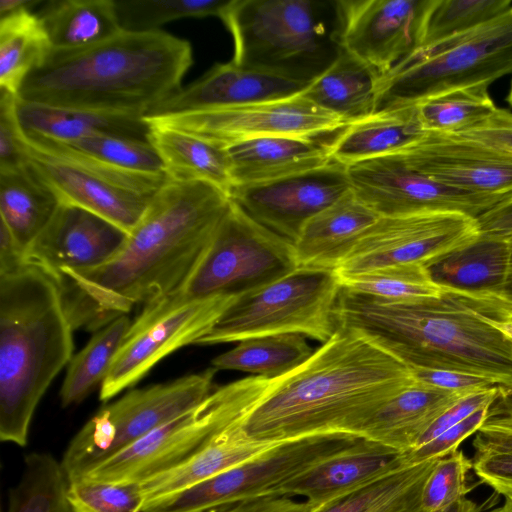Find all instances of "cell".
Returning <instances> with one entry per match:
<instances>
[{"instance_id": "1", "label": "cell", "mask_w": 512, "mask_h": 512, "mask_svg": "<svg viewBox=\"0 0 512 512\" xmlns=\"http://www.w3.org/2000/svg\"><path fill=\"white\" fill-rule=\"evenodd\" d=\"M416 382L411 369L366 338L338 329L294 369L225 384L235 419L252 438L287 442L315 436L360 439L368 420Z\"/></svg>"}, {"instance_id": "2", "label": "cell", "mask_w": 512, "mask_h": 512, "mask_svg": "<svg viewBox=\"0 0 512 512\" xmlns=\"http://www.w3.org/2000/svg\"><path fill=\"white\" fill-rule=\"evenodd\" d=\"M230 204L229 194L210 183L168 180L109 261L61 277L58 284L74 329L103 327L135 305L145 306L175 292Z\"/></svg>"}, {"instance_id": "3", "label": "cell", "mask_w": 512, "mask_h": 512, "mask_svg": "<svg viewBox=\"0 0 512 512\" xmlns=\"http://www.w3.org/2000/svg\"><path fill=\"white\" fill-rule=\"evenodd\" d=\"M445 288V287H444ZM512 306L500 295L445 288L384 299L341 287L338 329L366 338L409 368L477 375L512 391Z\"/></svg>"}, {"instance_id": "4", "label": "cell", "mask_w": 512, "mask_h": 512, "mask_svg": "<svg viewBox=\"0 0 512 512\" xmlns=\"http://www.w3.org/2000/svg\"><path fill=\"white\" fill-rule=\"evenodd\" d=\"M193 62L188 41L164 31L121 30L98 44L51 49L18 98L47 106L144 117L177 93Z\"/></svg>"}, {"instance_id": "5", "label": "cell", "mask_w": 512, "mask_h": 512, "mask_svg": "<svg viewBox=\"0 0 512 512\" xmlns=\"http://www.w3.org/2000/svg\"><path fill=\"white\" fill-rule=\"evenodd\" d=\"M74 327L59 284L27 264L0 274V439L26 446L34 412L70 363Z\"/></svg>"}, {"instance_id": "6", "label": "cell", "mask_w": 512, "mask_h": 512, "mask_svg": "<svg viewBox=\"0 0 512 512\" xmlns=\"http://www.w3.org/2000/svg\"><path fill=\"white\" fill-rule=\"evenodd\" d=\"M327 14L310 0H231L219 18L233 38V63L311 81L341 49Z\"/></svg>"}, {"instance_id": "7", "label": "cell", "mask_w": 512, "mask_h": 512, "mask_svg": "<svg viewBox=\"0 0 512 512\" xmlns=\"http://www.w3.org/2000/svg\"><path fill=\"white\" fill-rule=\"evenodd\" d=\"M298 268L294 245L252 219L231 200L208 246L184 283L139 315L212 300L229 309L243 297Z\"/></svg>"}, {"instance_id": "8", "label": "cell", "mask_w": 512, "mask_h": 512, "mask_svg": "<svg viewBox=\"0 0 512 512\" xmlns=\"http://www.w3.org/2000/svg\"><path fill=\"white\" fill-rule=\"evenodd\" d=\"M512 73V6L462 34L417 48L381 76L376 110L416 105L450 90L489 86Z\"/></svg>"}, {"instance_id": "9", "label": "cell", "mask_w": 512, "mask_h": 512, "mask_svg": "<svg viewBox=\"0 0 512 512\" xmlns=\"http://www.w3.org/2000/svg\"><path fill=\"white\" fill-rule=\"evenodd\" d=\"M340 290L335 270L298 267L232 305L195 345L287 333L325 343L338 330Z\"/></svg>"}, {"instance_id": "10", "label": "cell", "mask_w": 512, "mask_h": 512, "mask_svg": "<svg viewBox=\"0 0 512 512\" xmlns=\"http://www.w3.org/2000/svg\"><path fill=\"white\" fill-rule=\"evenodd\" d=\"M217 370L132 389L103 406L70 441L61 464L70 481L203 402Z\"/></svg>"}, {"instance_id": "11", "label": "cell", "mask_w": 512, "mask_h": 512, "mask_svg": "<svg viewBox=\"0 0 512 512\" xmlns=\"http://www.w3.org/2000/svg\"><path fill=\"white\" fill-rule=\"evenodd\" d=\"M24 134V133H23ZM28 163L61 204L88 210L127 234L137 225L166 174L129 172L100 163L60 142L24 134Z\"/></svg>"}, {"instance_id": "12", "label": "cell", "mask_w": 512, "mask_h": 512, "mask_svg": "<svg viewBox=\"0 0 512 512\" xmlns=\"http://www.w3.org/2000/svg\"><path fill=\"white\" fill-rule=\"evenodd\" d=\"M358 440L315 436L287 441L216 476L150 502L142 512H209L278 496L281 485Z\"/></svg>"}, {"instance_id": "13", "label": "cell", "mask_w": 512, "mask_h": 512, "mask_svg": "<svg viewBox=\"0 0 512 512\" xmlns=\"http://www.w3.org/2000/svg\"><path fill=\"white\" fill-rule=\"evenodd\" d=\"M477 219L457 212L379 217L341 261L338 274L419 263L465 247L480 236Z\"/></svg>"}, {"instance_id": "14", "label": "cell", "mask_w": 512, "mask_h": 512, "mask_svg": "<svg viewBox=\"0 0 512 512\" xmlns=\"http://www.w3.org/2000/svg\"><path fill=\"white\" fill-rule=\"evenodd\" d=\"M236 417L233 403L220 386L196 407L153 430L79 479L141 483L191 457Z\"/></svg>"}, {"instance_id": "15", "label": "cell", "mask_w": 512, "mask_h": 512, "mask_svg": "<svg viewBox=\"0 0 512 512\" xmlns=\"http://www.w3.org/2000/svg\"><path fill=\"white\" fill-rule=\"evenodd\" d=\"M355 196L380 217L457 212L477 218L500 199L444 185L398 151L346 166Z\"/></svg>"}, {"instance_id": "16", "label": "cell", "mask_w": 512, "mask_h": 512, "mask_svg": "<svg viewBox=\"0 0 512 512\" xmlns=\"http://www.w3.org/2000/svg\"><path fill=\"white\" fill-rule=\"evenodd\" d=\"M144 119L150 125L181 130L224 148L265 136H319L348 125L301 94L279 101Z\"/></svg>"}, {"instance_id": "17", "label": "cell", "mask_w": 512, "mask_h": 512, "mask_svg": "<svg viewBox=\"0 0 512 512\" xmlns=\"http://www.w3.org/2000/svg\"><path fill=\"white\" fill-rule=\"evenodd\" d=\"M434 2L336 1L339 45L381 77L423 44Z\"/></svg>"}, {"instance_id": "18", "label": "cell", "mask_w": 512, "mask_h": 512, "mask_svg": "<svg viewBox=\"0 0 512 512\" xmlns=\"http://www.w3.org/2000/svg\"><path fill=\"white\" fill-rule=\"evenodd\" d=\"M226 310L216 301L204 300L138 315L100 385V400L106 402L130 388L172 352L195 345Z\"/></svg>"}, {"instance_id": "19", "label": "cell", "mask_w": 512, "mask_h": 512, "mask_svg": "<svg viewBox=\"0 0 512 512\" xmlns=\"http://www.w3.org/2000/svg\"><path fill=\"white\" fill-rule=\"evenodd\" d=\"M351 190L346 166H327L290 177L233 186L229 196L252 219L294 243L309 220Z\"/></svg>"}, {"instance_id": "20", "label": "cell", "mask_w": 512, "mask_h": 512, "mask_svg": "<svg viewBox=\"0 0 512 512\" xmlns=\"http://www.w3.org/2000/svg\"><path fill=\"white\" fill-rule=\"evenodd\" d=\"M397 151L411 166L444 185L500 200L512 194V154L490 145L427 132Z\"/></svg>"}, {"instance_id": "21", "label": "cell", "mask_w": 512, "mask_h": 512, "mask_svg": "<svg viewBox=\"0 0 512 512\" xmlns=\"http://www.w3.org/2000/svg\"><path fill=\"white\" fill-rule=\"evenodd\" d=\"M127 235L88 210L60 204L27 250L26 261L58 283L65 273L89 271L105 264L122 248Z\"/></svg>"}, {"instance_id": "22", "label": "cell", "mask_w": 512, "mask_h": 512, "mask_svg": "<svg viewBox=\"0 0 512 512\" xmlns=\"http://www.w3.org/2000/svg\"><path fill=\"white\" fill-rule=\"evenodd\" d=\"M311 81L244 68L232 61L220 63L158 104L144 117L156 118L285 100L302 94Z\"/></svg>"}, {"instance_id": "23", "label": "cell", "mask_w": 512, "mask_h": 512, "mask_svg": "<svg viewBox=\"0 0 512 512\" xmlns=\"http://www.w3.org/2000/svg\"><path fill=\"white\" fill-rule=\"evenodd\" d=\"M404 466L403 453L359 439L281 485L277 495L303 496L320 507Z\"/></svg>"}, {"instance_id": "24", "label": "cell", "mask_w": 512, "mask_h": 512, "mask_svg": "<svg viewBox=\"0 0 512 512\" xmlns=\"http://www.w3.org/2000/svg\"><path fill=\"white\" fill-rule=\"evenodd\" d=\"M233 186L274 181L322 168L333 160L319 136L273 135L225 147Z\"/></svg>"}, {"instance_id": "25", "label": "cell", "mask_w": 512, "mask_h": 512, "mask_svg": "<svg viewBox=\"0 0 512 512\" xmlns=\"http://www.w3.org/2000/svg\"><path fill=\"white\" fill-rule=\"evenodd\" d=\"M281 443L284 442L252 438L235 420L182 463L141 482L145 505L216 476Z\"/></svg>"}, {"instance_id": "26", "label": "cell", "mask_w": 512, "mask_h": 512, "mask_svg": "<svg viewBox=\"0 0 512 512\" xmlns=\"http://www.w3.org/2000/svg\"><path fill=\"white\" fill-rule=\"evenodd\" d=\"M379 217L351 189L304 226L293 243L298 267L336 270L358 238Z\"/></svg>"}, {"instance_id": "27", "label": "cell", "mask_w": 512, "mask_h": 512, "mask_svg": "<svg viewBox=\"0 0 512 512\" xmlns=\"http://www.w3.org/2000/svg\"><path fill=\"white\" fill-rule=\"evenodd\" d=\"M469 393L444 390L416 381L386 402L368 420L360 439L401 453L410 451L440 414Z\"/></svg>"}, {"instance_id": "28", "label": "cell", "mask_w": 512, "mask_h": 512, "mask_svg": "<svg viewBox=\"0 0 512 512\" xmlns=\"http://www.w3.org/2000/svg\"><path fill=\"white\" fill-rule=\"evenodd\" d=\"M17 116L24 134L60 142L94 135H116L148 141L150 126L144 117L17 101Z\"/></svg>"}, {"instance_id": "29", "label": "cell", "mask_w": 512, "mask_h": 512, "mask_svg": "<svg viewBox=\"0 0 512 512\" xmlns=\"http://www.w3.org/2000/svg\"><path fill=\"white\" fill-rule=\"evenodd\" d=\"M426 134L416 105L384 109L340 130L330 141V155L348 166L407 147Z\"/></svg>"}, {"instance_id": "30", "label": "cell", "mask_w": 512, "mask_h": 512, "mask_svg": "<svg viewBox=\"0 0 512 512\" xmlns=\"http://www.w3.org/2000/svg\"><path fill=\"white\" fill-rule=\"evenodd\" d=\"M379 78L372 68L341 48L301 95L350 124L375 113Z\"/></svg>"}, {"instance_id": "31", "label": "cell", "mask_w": 512, "mask_h": 512, "mask_svg": "<svg viewBox=\"0 0 512 512\" xmlns=\"http://www.w3.org/2000/svg\"><path fill=\"white\" fill-rule=\"evenodd\" d=\"M149 126L148 141L158 153L169 180L207 182L229 194L233 183L224 147L181 130Z\"/></svg>"}, {"instance_id": "32", "label": "cell", "mask_w": 512, "mask_h": 512, "mask_svg": "<svg viewBox=\"0 0 512 512\" xmlns=\"http://www.w3.org/2000/svg\"><path fill=\"white\" fill-rule=\"evenodd\" d=\"M60 204L55 193L29 163L0 170L1 222L25 255Z\"/></svg>"}, {"instance_id": "33", "label": "cell", "mask_w": 512, "mask_h": 512, "mask_svg": "<svg viewBox=\"0 0 512 512\" xmlns=\"http://www.w3.org/2000/svg\"><path fill=\"white\" fill-rule=\"evenodd\" d=\"M504 237L480 234L477 240L426 265L439 286L500 295L508 267Z\"/></svg>"}, {"instance_id": "34", "label": "cell", "mask_w": 512, "mask_h": 512, "mask_svg": "<svg viewBox=\"0 0 512 512\" xmlns=\"http://www.w3.org/2000/svg\"><path fill=\"white\" fill-rule=\"evenodd\" d=\"M37 16L54 50L92 46L122 30L115 0L50 1Z\"/></svg>"}, {"instance_id": "35", "label": "cell", "mask_w": 512, "mask_h": 512, "mask_svg": "<svg viewBox=\"0 0 512 512\" xmlns=\"http://www.w3.org/2000/svg\"><path fill=\"white\" fill-rule=\"evenodd\" d=\"M437 460L399 468L313 512H428L422 491Z\"/></svg>"}, {"instance_id": "36", "label": "cell", "mask_w": 512, "mask_h": 512, "mask_svg": "<svg viewBox=\"0 0 512 512\" xmlns=\"http://www.w3.org/2000/svg\"><path fill=\"white\" fill-rule=\"evenodd\" d=\"M51 50L43 25L32 10L0 18V90L17 95Z\"/></svg>"}, {"instance_id": "37", "label": "cell", "mask_w": 512, "mask_h": 512, "mask_svg": "<svg viewBox=\"0 0 512 512\" xmlns=\"http://www.w3.org/2000/svg\"><path fill=\"white\" fill-rule=\"evenodd\" d=\"M314 351L295 333L249 338L212 359L218 370H236L267 378L282 375L306 361Z\"/></svg>"}, {"instance_id": "38", "label": "cell", "mask_w": 512, "mask_h": 512, "mask_svg": "<svg viewBox=\"0 0 512 512\" xmlns=\"http://www.w3.org/2000/svg\"><path fill=\"white\" fill-rule=\"evenodd\" d=\"M132 322L127 314L100 328L68 364L60 389L63 407L79 404L107 376Z\"/></svg>"}, {"instance_id": "39", "label": "cell", "mask_w": 512, "mask_h": 512, "mask_svg": "<svg viewBox=\"0 0 512 512\" xmlns=\"http://www.w3.org/2000/svg\"><path fill=\"white\" fill-rule=\"evenodd\" d=\"M69 483L61 461L48 453H31L9 491L6 512H75L68 499Z\"/></svg>"}, {"instance_id": "40", "label": "cell", "mask_w": 512, "mask_h": 512, "mask_svg": "<svg viewBox=\"0 0 512 512\" xmlns=\"http://www.w3.org/2000/svg\"><path fill=\"white\" fill-rule=\"evenodd\" d=\"M427 132L457 135L489 118L497 109L487 85L450 90L416 104Z\"/></svg>"}, {"instance_id": "41", "label": "cell", "mask_w": 512, "mask_h": 512, "mask_svg": "<svg viewBox=\"0 0 512 512\" xmlns=\"http://www.w3.org/2000/svg\"><path fill=\"white\" fill-rule=\"evenodd\" d=\"M338 277L341 287L344 289L391 300L439 296L445 289L436 284L426 266L419 263L398 264L358 273L338 274Z\"/></svg>"}, {"instance_id": "42", "label": "cell", "mask_w": 512, "mask_h": 512, "mask_svg": "<svg viewBox=\"0 0 512 512\" xmlns=\"http://www.w3.org/2000/svg\"><path fill=\"white\" fill-rule=\"evenodd\" d=\"M231 0H115L122 30L160 31L166 23L181 18L220 17Z\"/></svg>"}, {"instance_id": "43", "label": "cell", "mask_w": 512, "mask_h": 512, "mask_svg": "<svg viewBox=\"0 0 512 512\" xmlns=\"http://www.w3.org/2000/svg\"><path fill=\"white\" fill-rule=\"evenodd\" d=\"M60 143L117 169L143 174H165L158 153L146 140L102 134Z\"/></svg>"}, {"instance_id": "44", "label": "cell", "mask_w": 512, "mask_h": 512, "mask_svg": "<svg viewBox=\"0 0 512 512\" xmlns=\"http://www.w3.org/2000/svg\"><path fill=\"white\" fill-rule=\"evenodd\" d=\"M511 6V0H435L421 46L472 30Z\"/></svg>"}, {"instance_id": "45", "label": "cell", "mask_w": 512, "mask_h": 512, "mask_svg": "<svg viewBox=\"0 0 512 512\" xmlns=\"http://www.w3.org/2000/svg\"><path fill=\"white\" fill-rule=\"evenodd\" d=\"M68 499L75 512H142L146 498L140 482L70 481Z\"/></svg>"}, {"instance_id": "46", "label": "cell", "mask_w": 512, "mask_h": 512, "mask_svg": "<svg viewBox=\"0 0 512 512\" xmlns=\"http://www.w3.org/2000/svg\"><path fill=\"white\" fill-rule=\"evenodd\" d=\"M473 447V470L480 482L512 497V434L481 426Z\"/></svg>"}, {"instance_id": "47", "label": "cell", "mask_w": 512, "mask_h": 512, "mask_svg": "<svg viewBox=\"0 0 512 512\" xmlns=\"http://www.w3.org/2000/svg\"><path fill=\"white\" fill-rule=\"evenodd\" d=\"M473 462L461 450L439 458L422 491V505L428 512L440 511L463 498L475 486L468 483Z\"/></svg>"}, {"instance_id": "48", "label": "cell", "mask_w": 512, "mask_h": 512, "mask_svg": "<svg viewBox=\"0 0 512 512\" xmlns=\"http://www.w3.org/2000/svg\"><path fill=\"white\" fill-rule=\"evenodd\" d=\"M491 406L477 410L436 438L403 453L405 464L439 459L456 451L461 442L481 428L489 416Z\"/></svg>"}, {"instance_id": "49", "label": "cell", "mask_w": 512, "mask_h": 512, "mask_svg": "<svg viewBox=\"0 0 512 512\" xmlns=\"http://www.w3.org/2000/svg\"><path fill=\"white\" fill-rule=\"evenodd\" d=\"M18 96L0 90V170L28 163L24 134L17 116Z\"/></svg>"}, {"instance_id": "50", "label": "cell", "mask_w": 512, "mask_h": 512, "mask_svg": "<svg viewBox=\"0 0 512 512\" xmlns=\"http://www.w3.org/2000/svg\"><path fill=\"white\" fill-rule=\"evenodd\" d=\"M410 369L417 382L449 391L475 392L500 386L491 379L467 373L427 368Z\"/></svg>"}, {"instance_id": "51", "label": "cell", "mask_w": 512, "mask_h": 512, "mask_svg": "<svg viewBox=\"0 0 512 512\" xmlns=\"http://www.w3.org/2000/svg\"><path fill=\"white\" fill-rule=\"evenodd\" d=\"M457 135L512 154V112L497 108L484 122Z\"/></svg>"}, {"instance_id": "52", "label": "cell", "mask_w": 512, "mask_h": 512, "mask_svg": "<svg viewBox=\"0 0 512 512\" xmlns=\"http://www.w3.org/2000/svg\"><path fill=\"white\" fill-rule=\"evenodd\" d=\"M317 507L308 501L287 496H267L240 502L222 512H313Z\"/></svg>"}, {"instance_id": "53", "label": "cell", "mask_w": 512, "mask_h": 512, "mask_svg": "<svg viewBox=\"0 0 512 512\" xmlns=\"http://www.w3.org/2000/svg\"><path fill=\"white\" fill-rule=\"evenodd\" d=\"M476 219L481 234L503 237L512 233V194Z\"/></svg>"}, {"instance_id": "54", "label": "cell", "mask_w": 512, "mask_h": 512, "mask_svg": "<svg viewBox=\"0 0 512 512\" xmlns=\"http://www.w3.org/2000/svg\"><path fill=\"white\" fill-rule=\"evenodd\" d=\"M27 265L24 251L14 240L8 228L1 222L0 274H7Z\"/></svg>"}, {"instance_id": "55", "label": "cell", "mask_w": 512, "mask_h": 512, "mask_svg": "<svg viewBox=\"0 0 512 512\" xmlns=\"http://www.w3.org/2000/svg\"><path fill=\"white\" fill-rule=\"evenodd\" d=\"M495 425L497 429L512 434V395L502 401Z\"/></svg>"}, {"instance_id": "56", "label": "cell", "mask_w": 512, "mask_h": 512, "mask_svg": "<svg viewBox=\"0 0 512 512\" xmlns=\"http://www.w3.org/2000/svg\"><path fill=\"white\" fill-rule=\"evenodd\" d=\"M39 1L35 0H1L0 1V18L18 13L24 10H32L33 6Z\"/></svg>"}, {"instance_id": "57", "label": "cell", "mask_w": 512, "mask_h": 512, "mask_svg": "<svg viewBox=\"0 0 512 512\" xmlns=\"http://www.w3.org/2000/svg\"><path fill=\"white\" fill-rule=\"evenodd\" d=\"M508 245V267L501 292V297L512 306V233L503 236Z\"/></svg>"}, {"instance_id": "58", "label": "cell", "mask_w": 512, "mask_h": 512, "mask_svg": "<svg viewBox=\"0 0 512 512\" xmlns=\"http://www.w3.org/2000/svg\"><path fill=\"white\" fill-rule=\"evenodd\" d=\"M480 511H481V506H479L474 501H472L466 497H463V498L455 501L448 507H446L440 511H437V512H480Z\"/></svg>"}, {"instance_id": "59", "label": "cell", "mask_w": 512, "mask_h": 512, "mask_svg": "<svg viewBox=\"0 0 512 512\" xmlns=\"http://www.w3.org/2000/svg\"><path fill=\"white\" fill-rule=\"evenodd\" d=\"M487 512H512V497L506 496L505 502L502 506L496 507L492 510H489Z\"/></svg>"}, {"instance_id": "60", "label": "cell", "mask_w": 512, "mask_h": 512, "mask_svg": "<svg viewBox=\"0 0 512 512\" xmlns=\"http://www.w3.org/2000/svg\"><path fill=\"white\" fill-rule=\"evenodd\" d=\"M506 329L509 331V333L512 335V313L508 317V320L505 324Z\"/></svg>"}, {"instance_id": "61", "label": "cell", "mask_w": 512, "mask_h": 512, "mask_svg": "<svg viewBox=\"0 0 512 512\" xmlns=\"http://www.w3.org/2000/svg\"><path fill=\"white\" fill-rule=\"evenodd\" d=\"M507 101L512 106V82H511L510 90H509V93H508V96H507Z\"/></svg>"}]
</instances>
